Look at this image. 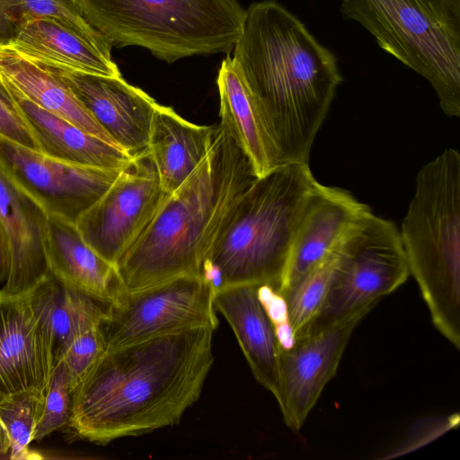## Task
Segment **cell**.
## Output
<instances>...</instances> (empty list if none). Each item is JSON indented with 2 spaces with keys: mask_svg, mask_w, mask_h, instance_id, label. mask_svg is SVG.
Here are the masks:
<instances>
[{
  "mask_svg": "<svg viewBox=\"0 0 460 460\" xmlns=\"http://www.w3.org/2000/svg\"><path fill=\"white\" fill-rule=\"evenodd\" d=\"M209 326L106 349L72 391L68 425L106 444L177 424L212 367Z\"/></svg>",
  "mask_w": 460,
  "mask_h": 460,
  "instance_id": "obj_1",
  "label": "cell"
},
{
  "mask_svg": "<svg viewBox=\"0 0 460 460\" xmlns=\"http://www.w3.org/2000/svg\"><path fill=\"white\" fill-rule=\"evenodd\" d=\"M232 58L278 165L308 163L343 80L335 55L284 5L268 0L245 9Z\"/></svg>",
  "mask_w": 460,
  "mask_h": 460,
  "instance_id": "obj_2",
  "label": "cell"
},
{
  "mask_svg": "<svg viewBox=\"0 0 460 460\" xmlns=\"http://www.w3.org/2000/svg\"><path fill=\"white\" fill-rule=\"evenodd\" d=\"M256 178L247 155L220 123L204 159L117 262L125 295L201 275L226 214Z\"/></svg>",
  "mask_w": 460,
  "mask_h": 460,
  "instance_id": "obj_3",
  "label": "cell"
},
{
  "mask_svg": "<svg viewBox=\"0 0 460 460\" xmlns=\"http://www.w3.org/2000/svg\"><path fill=\"white\" fill-rule=\"evenodd\" d=\"M319 185L309 163L290 162L257 177L240 194L201 269L215 292L238 285L279 292L296 233Z\"/></svg>",
  "mask_w": 460,
  "mask_h": 460,
  "instance_id": "obj_4",
  "label": "cell"
},
{
  "mask_svg": "<svg viewBox=\"0 0 460 460\" xmlns=\"http://www.w3.org/2000/svg\"><path fill=\"white\" fill-rule=\"evenodd\" d=\"M410 274L436 329L460 349V154L449 147L417 173L399 229Z\"/></svg>",
  "mask_w": 460,
  "mask_h": 460,
  "instance_id": "obj_5",
  "label": "cell"
},
{
  "mask_svg": "<svg viewBox=\"0 0 460 460\" xmlns=\"http://www.w3.org/2000/svg\"><path fill=\"white\" fill-rule=\"evenodd\" d=\"M111 46H139L168 63L228 52L242 31L239 0H75Z\"/></svg>",
  "mask_w": 460,
  "mask_h": 460,
  "instance_id": "obj_6",
  "label": "cell"
},
{
  "mask_svg": "<svg viewBox=\"0 0 460 460\" xmlns=\"http://www.w3.org/2000/svg\"><path fill=\"white\" fill-rule=\"evenodd\" d=\"M340 11L425 78L447 116H460V0H342Z\"/></svg>",
  "mask_w": 460,
  "mask_h": 460,
  "instance_id": "obj_7",
  "label": "cell"
},
{
  "mask_svg": "<svg viewBox=\"0 0 460 460\" xmlns=\"http://www.w3.org/2000/svg\"><path fill=\"white\" fill-rule=\"evenodd\" d=\"M409 275L399 228L371 212L341 241L326 297L299 336L322 330L360 308L376 305Z\"/></svg>",
  "mask_w": 460,
  "mask_h": 460,
  "instance_id": "obj_8",
  "label": "cell"
},
{
  "mask_svg": "<svg viewBox=\"0 0 460 460\" xmlns=\"http://www.w3.org/2000/svg\"><path fill=\"white\" fill-rule=\"evenodd\" d=\"M215 290L201 275L183 276L108 305L101 325L106 349L167 333L209 326L218 321Z\"/></svg>",
  "mask_w": 460,
  "mask_h": 460,
  "instance_id": "obj_9",
  "label": "cell"
},
{
  "mask_svg": "<svg viewBox=\"0 0 460 460\" xmlns=\"http://www.w3.org/2000/svg\"><path fill=\"white\" fill-rule=\"evenodd\" d=\"M169 195L147 151L133 158L75 226L85 243L116 267Z\"/></svg>",
  "mask_w": 460,
  "mask_h": 460,
  "instance_id": "obj_10",
  "label": "cell"
},
{
  "mask_svg": "<svg viewBox=\"0 0 460 460\" xmlns=\"http://www.w3.org/2000/svg\"><path fill=\"white\" fill-rule=\"evenodd\" d=\"M0 163L17 183L41 204L48 215L75 224L123 170L67 163L1 135Z\"/></svg>",
  "mask_w": 460,
  "mask_h": 460,
  "instance_id": "obj_11",
  "label": "cell"
},
{
  "mask_svg": "<svg viewBox=\"0 0 460 460\" xmlns=\"http://www.w3.org/2000/svg\"><path fill=\"white\" fill-rule=\"evenodd\" d=\"M375 305L360 308L331 325L303 334L280 349L276 400L285 424L297 432L336 374L354 329Z\"/></svg>",
  "mask_w": 460,
  "mask_h": 460,
  "instance_id": "obj_12",
  "label": "cell"
},
{
  "mask_svg": "<svg viewBox=\"0 0 460 460\" xmlns=\"http://www.w3.org/2000/svg\"><path fill=\"white\" fill-rule=\"evenodd\" d=\"M52 340L26 295L0 290V403L43 399L55 368Z\"/></svg>",
  "mask_w": 460,
  "mask_h": 460,
  "instance_id": "obj_13",
  "label": "cell"
},
{
  "mask_svg": "<svg viewBox=\"0 0 460 460\" xmlns=\"http://www.w3.org/2000/svg\"><path fill=\"white\" fill-rule=\"evenodd\" d=\"M43 66V65H40ZM73 91L95 120L133 158L148 151L158 103L120 76H102L43 66Z\"/></svg>",
  "mask_w": 460,
  "mask_h": 460,
  "instance_id": "obj_14",
  "label": "cell"
},
{
  "mask_svg": "<svg viewBox=\"0 0 460 460\" xmlns=\"http://www.w3.org/2000/svg\"><path fill=\"white\" fill-rule=\"evenodd\" d=\"M0 222L8 238L10 267L1 290L26 295L49 275L46 240L48 213L0 163Z\"/></svg>",
  "mask_w": 460,
  "mask_h": 460,
  "instance_id": "obj_15",
  "label": "cell"
},
{
  "mask_svg": "<svg viewBox=\"0 0 460 460\" xmlns=\"http://www.w3.org/2000/svg\"><path fill=\"white\" fill-rule=\"evenodd\" d=\"M371 212L347 190L320 183L296 233L279 294L283 296Z\"/></svg>",
  "mask_w": 460,
  "mask_h": 460,
  "instance_id": "obj_16",
  "label": "cell"
},
{
  "mask_svg": "<svg viewBox=\"0 0 460 460\" xmlns=\"http://www.w3.org/2000/svg\"><path fill=\"white\" fill-rule=\"evenodd\" d=\"M0 46L39 65L95 75H121L109 42L88 39L53 18L25 22Z\"/></svg>",
  "mask_w": 460,
  "mask_h": 460,
  "instance_id": "obj_17",
  "label": "cell"
},
{
  "mask_svg": "<svg viewBox=\"0 0 460 460\" xmlns=\"http://www.w3.org/2000/svg\"><path fill=\"white\" fill-rule=\"evenodd\" d=\"M46 255L49 274L65 287L107 305L126 296L116 267L85 243L75 223L48 215Z\"/></svg>",
  "mask_w": 460,
  "mask_h": 460,
  "instance_id": "obj_18",
  "label": "cell"
},
{
  "mask_svg": "<svg viewBox=\"0 0 460 460\" xmlns=\"http://www.w3.org/2000/svg\"><path fill=\"white\" fill-rule=\"evenodd\" d=\"M258 286L238 285L215 292L214 304L232 328L256 381L276 398L280 345L258 295Z\"/></svg>",
  "mask_w": 460,
  "mask_h": 460,
  "instance_id": "obj_19",
  "label": "cell"
},
{
  "mask_svg": "<svg viewBox=\"0 0 460 460\" xmlns=\"http://www.w3.org/2000/svg\"><path fill=\"white\" fill-rule=\"evenodd\" d=\"M5 82L40 153L67 163L102 169H124L133 160L121 147L40 108Z\"/></svg>",
  "mask_w": 460,
  "mask_h": 460,
  "instance_id": "obj_20",
  "label": "cell"
},
{
  "mask_svg": "<svg viewBox=\"0 0 460 460\" xmlns=\"http://www.w3.org/2000/svg\"><path fill=\"white\" fill-rule=\"evenodd\" d=\"M216 127L191 123L172 107L158 103L150 128L148 152L162 188L173 193L208 154Z\"/></svg>",
  "mask_w": 460,
  "mask_h": 460,
  "instance_id": "obj_21",
  "label": "cell"
},
{
  "mask_svg": "<svg viewBox=\"0 0 460 460\" xmlns=\"http://www.w3.org/2000/svg\"><path fill=\"white\" fill-rule=\"evenodd\" d=\"M0 75L20 93L40 108L119 146L69 86L45 66L24 58L11 49L0 46Z\"/></svg>",
  "mask_w": 460,
  "mask_h": 460,
  "instance_id": "obj_22",
  "label": "cell"
},
{
  "mask_svg": "<svg viewBox=\"0 0 460 460\" xmlns=\"http://www.w3.org/2000/svg\"><path fill=\"white\" fill-rule=\"evenodd\" d=\"M217 84L220 123L228 128L247 155L254 173L261 177L278 164L249 91L232 58L222 61Z\"/></svg>",
  "mask_w": 460,
  "mask_h": 460,
  "instance_id": "obj_23",
  "label": "cell"
},
{
  "mask_svg": "<svg viewBox=\"0 0 460 460\" xmlns=\"http://www.w3.org/2000/svg\"><path fill=\"white\" fill-rule=\"evenodd\" d=\"M31 299L51 337L56 365L75 336L102 325L107 316V305L65 287L50 274L31 292Z\"/></svg>",
  "mask_w": 460,
  "mask_h": 460,
  "instance_id": "obj_24",
  "label": "cell"
},
{
  "mask_svg": "<svg viewBox=\"0 0 460 460\" xmlns=\"http://www.w3.org/2000/svg\"><path fill=\"white\" fill-rule=\"evenodd\" d=\"M43 17L56 19L93 40L109 42L86 22L75 0H0V45L25 22Z\"/></svg>",
  "mask_w": 460,
  "mask_h": 460,
  "instance_id": "obj_25",
  "label": "cell"
},
{
  "mask_svg": "<svg viewBox=\"0 0 460 460\" xmlns=\"http://www.w3.org/2000/svg\"><path fill=\"white\" fill-rule=\"evenodd\" d=\"M341 243L282 296L293 340L318 313L326 297L339 261Z\"/></svg>",
  "mask_w": 460,
  "mask_h": 460,
  "instance_id": "obj_26",
  "label": "cell"
},
{
  "mask_svg": "<svg viewBox=\"0 0 460 460\" xmlns=\"http://www.w3.org/2000/svg\"><path fill=\"white\" fill-rule=\"evenodd\" d=\"M43 399L27 395L0 403V456L12 459L42 458L29 445Z\"/></svg>",
  "mask_w": 460,
  "mask_h": 460,
  "instance_id": "obj_27",
  "label": "cell"
},
{
  "mask_svg": "<svg viewBox=\"0 0 460 460\" xmlns=\"http://www.w3.org/2000/svg\"><path fill=\"white\" fill-rule=\"evenodd\" d=\"M72 406V390L60 365H56L48 391L43 398L33 440H41L53 431L68 425Z\"/></svg>",
  "mask_w": 460,
  "mask_h": 460,
  "instance_id": "obj_28",
  "label": "cell"
},
{
  "mask_svg": "<svg viewBox=\"0 0 460 460\" xmlns=\"http://www.w3.org/2000/svg\"><path fill=\"white\" fill-rule=\"evenodd\" d=\"M105 350L101 325L81 332L67 344L57 365L62 367L72 391Z\"/></svg>",
  "mask_w": 460,
  "mask_h": 460,
  "instance_id": "obj_29",
  "label": "cell"
},
{
  "mask_svg": "<svg viewBox=\"0 0 460 460\" xmlns=\"http://www.w3.org/2000/svg\"><path fill=\"white\" fill-rule=\"evenodd\" d=\"M0 135L19 145L40 152L5 80L0 75Z\"/></svg>",
  "mask_w": 460,
  "mask_h": 460,
  "instance_id": "obj_30",
  "label": "cell"
},
{
  "mask_svg": "<svg viewBox=\"0 0 460 460\" xmlns=\"http://www.w3.org/2000/svg\"><path fill=\"white\" fill-rule=\"evenodd\" d=\"M10 267V249L4 228L0 222V281L6 279Z\"/></svg>",
  "mask_w": 460,
  "mask_h": 460,
  "instance_id": "obj_31",
  "label": "cell"
}]
</instances>
